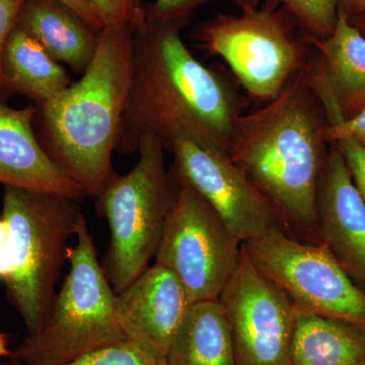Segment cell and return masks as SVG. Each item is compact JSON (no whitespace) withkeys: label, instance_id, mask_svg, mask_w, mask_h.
Listing matches in <instances>:
<instances>
[{"label":"cell","instance_id":"obj_1","mask_svg":"<svg viewBox=\"0 0 365 365\" xmlns=\"http://www.w3.org/2000/svg\"><path fill=\"white\" fill-rule=\"evenodd\" d=\"M188 23L155 21L144 14L134 23L130 86L118 133L116 153L133 155L146 134L170 153L175 139L228 153L240 98L232 86L192 54L182 38Z\"/></svg>","mask_w":365,"mask_h":365},{"label":"cell","instance_id":"obj_2","mask_svg":"<svg viewBox=\"0 0 365 365\" xmlns=\"http://www.w3.org/2000/svg\"><path fill=\"white\" fill-rule=\"evenodd\" d=\"M325 111L300 72L277 98L235 122L227 155L275 208L283 230L322 244L317 191L330 144Z\"/></svg>","mask_w":365,"mask_h":365},{"label":"cell","instance_id":"obj_3","mask_svg":"<svg viewBox=\"0 0 365 365\" xmlns=\"http://www.w3.org/2000/svg\"><path fill=\"white\" fill-rule=\"evenodd\" d=\"M134 24L105 26L91 66L57 97L36 106L34 129L48 157L97 199L111 176L132 66Z\"/></svg>","mask_w":365,"mask_h":365},{"label":"cell","instance_id":"obj_4","mask_svg":"<svg viewBox=\"0 0 365 365\" xmlns=\"http://www.w3.org/2000/svg\"><path fill=\"white\" fill-rule=\"evenodd\" d=\"M67 250L69 271L44 321L11 359L20 365H62L127 339L116 314L117 294L98 261L85 215Z\"/></svg>","mask_w":365,"mask_h":365},{"label":"cell","instance_id":"obj_5","mask_svg":"<svg viewBox=\"0 0 365 365\" xmlns=\"http://www.w3.org/2000/svg\"><path fill=\"white\" fill-rule=\"evenodd\" d=\"M83 215L68 197L4 186L1 216L11 230L13 257V274L4 285L28 334L39 329L52 306L69 239Z\"/></svg>","mask_w":365,"mask_h":365},{"label":"cell","instance_id":"obj_6","mask_svg":"<svg viewBox=\"0 0 365 365\" xmlns=\"http://www.w3.org/2000/svg\"><path fill=\"white\" fill-rule=\"evenodd\" d=\"M165 151L160 139L144 135L133 169L125 175L114 170L97 198L110 230L102 267L117 294L140 276L157 253L176 193Z\"/></svg>","mask_w":365,"mask_h":365},{"label":"cell","instance_id":"obj_7","mask_svg":"<svg viewBox=\"0 0 365 365\" xmlns=\"http://www.w3.org/2000/svg\"><path fill=\"white\" fill-rule=\"evenodd\" d=\"M287 16L268 7L217 14L199 26L196 40L209 55L225 60L250 97L268 103L307 71L314 57Z\"/></svg>","mask_w":365,"mask_h":365},{"label":"cell","instance_id":"obj_8","mask_svg":"<svg viewBox=\"0 0 365 365\" xmlns=\"http://www.w3.org/2000/svg\"><path fill=\"white\" fill-rule=\"evenodd\" d=\"M255 268L304 313L339 319L365 333V292L325 244H309L274 227L242 242Z\"/></svg>","mask_w":365,"mask_h":365},{"label":"cell","instance_id":"obj_9","mask_svg":"<svg viewBox=\"0 0 365 365\" xmlns=\"http://www.w3.org/2000/svg\"><path fill=\"white\" fill-rule=\"evenodd\" d=\"M176 193L155 255L181 281L193 304L220 299L241 258L242 242L187 182Z\"/></svg>","mask_w":365,"mask_h":365},{"label":"cell","instance_id":"obj_10","mask_svg":"<svg viewBox=\"0 0 365 365\" xmlns=\"http://www.w3.org/2000/svg\"><path fill=\"white\" fill-rule=\"evenodd\" d=\"M220 300L237 365H292L297 309L283 290L255 268L244 247Z\"/></svg>","mask_w":365,"mask_h":365},{"label":"cell","instance_id":"obj_11","mask_svg":"<svg viewBox=\"0 0 365 365\" xmlns=\"http://www.w3.org/2000/svg\"><path fill=\"white\" fill-rule=\"evenodd\" d=\"M170 153L174 157L169 170L173 181L187 182L200 194L242 242L282 227L267 197L225 151L180 136Z\"/></svg>","mask_w":365,"mask_h":365},{"label":"cell","instance_id":"obj_12","mask_svg":"<svg viewBox=\"0 0 365 365\" xmlns=\"http://www.w3.org/2000/svg\"><path fill=\"white\" fill-rule=\"evenodd\" d=\"M193 304L175 274L155 264L117 294L116 314L127 339L163 359Z\"/></svg>","mask_w":365,"mask_h":365},{"label":"cell","instance_id":"obj_13","mask_svg":"<svg viewBox=\"0 0 365 365\" xmlns=\"http://www.w3.org/2000/svg\"><path fill=\"white\" fill-rule=\"evenodd\" d=\"M317 218L322 244L365 292V201L333 144L319 180Z\"/></svg>","mask_w":365,"mask_h":365},{"label":"cell","instance_id":"obj_14","mask_svg":"<svg viewBox=\"0 0 365 365\" xmlns=\"http://www.w3.org/2000/svg\"><path fill=\"white\" fill-rule=\"evenodd\" d=\"M304 40L317 51L307 74L328 125L357 116L365 109L364 36L339 7L332 35L326 39Z\"/></svg>","mask_w":365,"mask_h":365},{"label":"cell","instance_id":"obj_15","mask_svg":"<svg viewBox=\"0 0 365 365\" xmlns=\"http://www.w3.org/2000/svg\"><path fill=\"white\" fill-rule=\"evenodd\" d=\"M36 105L14 109L0 102V184L66 196L81 203L86 192L48 157L34 129Z\"/></svg>","mask_w":365,"mask_h":365},{"label":"cell","instance_id":"obj_16","mask_svg":"<svg viewBox=\"0 0 365 365\" xmlns=\"http://www.w3.org/2000/svg\"><path fill=\"white\" fill-rule=\"evenodd\" d=\"M16 26L55 61L83 76L97 52L100 33L58 0H25Z\"/></svg>","mask_w":365,"mask_h":365},{"label":"cell","instance_id":"obj_17","mask_svg":"<svg viewBox=\"0 0 365 365\" xmlns=\"http://www.w3.org/2000/svg\"><path fill=\"white\" fill-rule=\"evenodd\" d=\"M168 365H237L220 299L195 302L165 357Z\"/></svg>","mask_w":365,"mask_h":365},{"label":"cell","instance_id":"obj_18","mask_svg":"<svg viewBox=\"0 0 365 365\" xmlns=\"http://www.w3.org/2000/svg\"><path fill=\"white\" fill-rule=\"evenodd\" d=\"M1 66L14 95L36 106L49 102L73 83L66 69L18 26L7 37Z\"/></svg>","mask_w":365,"mask_h":365},{"label":"cell","instance_id":"obj_19","mask_svg":"<svg viewBox=\"0 0 365 365\" xmlns=\"http://www.w3.org/2000/svg\"><path fill=\"white\" fill-rule=\"evenodd\" d=\"M292 365H365V333L297 309Z\"/></svg>","mask_w":365,"mask_h":365},{"label":"cell","instance_id":"obj_20","mask_svg":"<svg viewBox=\"0 0 365 365\" xmlns=\"http://www.w3.org/2000/svg\"><path fill=\"white\" fill-rule=\"evenodd\" d=\"M268 9L283 7L304 33V39H326L332 35L339 16V0H262Z\"/></svg>","mask_w":365,"mask_h":365},{"label":"cell","instance_id":"obj_21","mask_svg":"<svg viewBox=\"0 0 365 365\" xmlns=\"http://www.w3.org/2000/svg\"><path fill=\"white\" fill-rule=\"evenodd\" d=\"M163 359L133 341L126 340L91 350L62 365H160Z\"/></svg>","mask_w":365,"mask_h":365},{"label":"cell","instance_id":"obj_22","mask_svg":"<svg viewBox=\"0 0 365 365\" xmlns=\"http://www.w3.org/2000/svg\"><path fill=\"white\" fill-rule=\"evenodd\" d=\"M105 26H120L135 23L144 13L141 0H88Z\"/></svg>","mask_w":365,"mask_h":365},{"label":"cell","instance_id":"obj_23","mask_svg":"<svg viewBox=\"0 0 365 365\" xmlns=\"http://www.w3.org/2000/svg\"><path fill=\"white\" fill-rule=\"evenodd\" d=\"M215 0H155L145 7V16L155 21H182L188 23L197 9Z\"/></svg>","mask_w":365,"mask_h":365},{"label":"cell","instance_id":"obj_24","mask_svg":"<svg viewBox=\"0 0 365 365\" xmlns=\"http://www.w3.org/2000/svg\"><path fill=\"white\" fill-rule=\"evenodd\" d=\"M24 2L25 0H0V102L7 103L14 96L2 71V53L7 37L16 26Z\"/></svg>","mask_w":365,"mask_h":365},{"label":"cell","instance_id":"obj_25","mask_svg":"<svg viewBox=\"0 0 365 365\" xmlns=\"http://www.w3.org/2000/svg\"><path fill=\"white\" fill-rule=\"evenodd\" d=\"M326 139L329 144L339 140L353 141L365 150V109L352 119L328 125Z\"/></svg>","mask_w":365,"mask_h":365},{"label":"cell","instance_id":"obj_26","mask_svg":"<svg viewBox=\"0 0 365 365\" xmlns=\"http://www.w3.org/2000/svg\"><path fill=\"white\" fill-rule=\"evenodd\" d=\"M339 150L365 201V150L350 140L331 143Z\"/></svg>","mask_w":365,"mask_h":365},{"label":"cell","instance_id":"obj_27","mask_svg":"<svg viewBox=\"0 0 365 365\" xmlns=\"http://www.w3.org/2000/svg\"><path fill=\"white\" fill-rule=\"evenodd\" d=\"M13 274L11 251V230L9 223L0 216V280L6 282Z\"/></svg>","mask_w":365,"mask_h":365},{"label":"cell","instance_id":"obj_28","mask_svg":"<svg viewBox=\"0 0 365 365\" xmlns=\"http://www.w3.org/2000/svg\"><path fill=\"white\" fill-rule=\"evenodd\" d=\"M58 1L71 7L72 11H76L93 30L97 31L98 33L102 32L104 25L93 7L88 4V0H58Z\"/></svg>","mask_w":365,"mask_h":365},{"label":"cell","instance_id":"obj_29","mask_svg":"<svg viewBox=\"0 0 365 365\" xmlns=\"http://www.w3.org/2000/svg\"><path fill=\"white\" fill-rule=\"evenodd\" d=\"M339 4L347 16L365 13V0H339Z\"/></svg>","mask_w":365,"mask_h":365},{"label":"cell","instance_id":"obj_30","mask_svg":"<svg viewBox=\"0 0 365 365\" xmlns=\"http://www.w3.org/2000/svg\"><path fill=\"white\" fill-rule=\"evenodd\" d=\"M350 24L354 26L365 38V13L353 14V16H347Z\"/></svg>","mask_w":365,"mask_h":365},{"label":"cell","instance_id":"obj_31","mask_svg":"<svg viewBox=\"0 0 365 365\" xmlns=\"http://www.w3.org/2000/svg\"><path fill=\"white\" fill-rule=\"evenodd\" d=\"M13 351L9 348V341L6 334L0 332V359L1 357H9L11 359Z\"/></svg>","mask_w":365,"mask_h":365},{"label":"cell","instance_id":"obj_32","mask_svg":"<svg viewBox=\"0 0 365 365\" xmlns=\"http://www.w3.org/2000/svg\"><path fill=\"white\" fill-rule=\"evenodd\" d=\"M237 6L241 7L242 11H246V9H256L259 7V4L262 2V0H235Z\"/></svg>","mask_w":365,"mask_h":365},{"label":"cell","instance_id":"obj_33","mask_svg":"<svg viewBox=\"0 0 365 365\" xmlns=\"http://www.w3.org/2000/svg\"><path fill=\"white\" fill-rule=\"evenodd\" d=\"M0 365H20V364H16V362H11V364H1Z\"/></svg>","mask_w":365,"mask_h":365},{"label":"cell","instance_id":"obj_34","mask_svg":"<svg viewBox=\"0 0 365 365\" xmlns=\"http://www.w3.org/2000/svg\"><path fill=\"white\" fill-rule=\"evenodd\" d=\"M160 365H168V364H167V362H165V359H163L162 360V364H160Z\"/></svg>","mask_w":365,"mask_h":365}]
</instances>
